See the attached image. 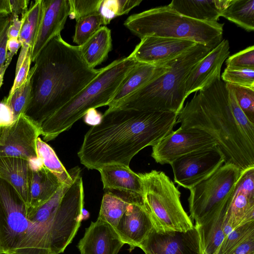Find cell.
<instances>
[{"mask_svg":"<svg viewBox=\"0 0 254 254\" xmlns=\"http://www.w3.org/2000/svg\"><path fill=\"white\" fill-rule=\"evenodd\" d=\"M177 119L172 112L108 109L85 133L77 152L80 162L91 170L109 164L129 167L140 151L173 130Z\"/></svg>","mask_w":254,"mask_h":254,"instance_id":"1","label":"cell"},{"mask_svg":"<svg viewBox=\"0 0 254 254\" xmlns=\"http://www.w3.org/2000/svg\"><path fill=\"white\" fill-rule=\"evenodd\" d=\"M180 127L196 128L216 141L225 163L242 171L254 167V124L240 108L229 83L217 79L201 90L178 115Z\"/></svg>","mask_w":254,"mask_h":254,"instance_id":"2","label":"cell"},{"mask_svg":"<svg viewBox=\"0 0 254 254\" xmlns=\"http://www.w3.org/2000/svg\"><path fill=\"white\" fill-rule=\"evenodd\" d=\"M25 115L40 126L92 81L100 69L89 66L78 46L58 35L35 60Z\"/></svg>","mask_w":254,"mask_h":254,"instance_id":"3","label":"cell"},{"mask_svg":"<svg viewBox=\"0 0 254 254\" xmlns=\"http://www.w3.org/2000/svg\"><path fill=\"white\" fill-rule=\"evenodd\" d=\"M138 62L127 56L101 68L96 77L41 125L45 141L69 129L90 110L108 106L126 76Z\"/></svg>","mask_w":254,"mask_h":254,"instance_id":"4","label":"cell"},{"mask_svg":"<svg viewBox=\"0 0 254 254\" xmlns=\"http://www.w3.org/2000/svg\"><path fill=\"white\" fill-rule=\"evenodd\" d=\"M212 49L197 44L169 61V71L126 97L113 108L178 114L186 99V82L191 69Z\"/></svg>","mask_w":254,"mask_h":254,"instance_id":"5","label":"cell"},{"mask_svg":"<svg viewBox=\"0 0 254 254\" xmlns=\"http://www.w3.org/2000/svg\"><path fill=\"white\" fill-rule=\"evenodd\" d=\"M124 25L140 39L154 36L192 41L214 49L222 41L223 23L196 20L168 5L131 15Z\"/></svg>","mask_w":254,"mask_h":254,"instance_id":"6","label":"cell"},{"mask_svg":"<svg viewBox=\"0 0 254 254\" xmlns=\"http://www.w3.org/2000/svg\"><path fill=\"white\" fill-rule=\"evenodd\" d=\"M26 206L0 179V247L4 254H54L40 228L27 217Z\"/></svg>","mask_w":254,"mask_h":254,"instance_id":"7","label":"cell"},{"mask_svg":"<svg viewBox=\"0 0 254 254\" xmlns=\"http://www.w3.org/2000/svg\"><path fill=\"white\" fill-rule=\"evenodd\" d=\"M143 187L144 206L157 232H186L194 227L181 203V192L165 173H139Z\"/></svg>","mask_w":254,"mask_h":254,"instance_id":"8","label":"cell"},{"mask_svg":"<svg viewBox=\"0 0 254 254\" xmlns=\"http://www.w3.org/2000/svg\"><path fill=\"white\" fill-rule=\"evenodd\" d=\"M241 171L225 163L191 189L188 198L190 217L195 226L203 224L225 205L233 191Z\"/></svg>","mask_w":254,"mask_h":254,"instance_id":"9","label":"cell"},{"mask_svg":"<svg viewBox=\"0 0 254 254\" xmlns=\"http://www.w3.org/2000/svg\"><path fill=\"white\" fill-rule=\"evenodd\" d=\"M224 163V155L215 145L185 155L170 165L174 182L179 186L190 190Z\"/></svg>","mask_w":254,"mask_h":254,"instance_id":"10","label":"cell"},{"mask_svg":"<svg viewBox=\"0 0 254 254\" xmlns=\"http://www.w3.org/2000/svg\"><path fill=\"white\" fill-rule=\"evenodd\" d=\"M215 145V139L204 131L180 127L152 146L151 157L156 163L170 164L185 155Z\"/></svg>","mask_w":254,"mask_h":254,"instance_id":"11","label":"cell"},{"mask_svg":"<svg viewBox=\"0 0 254 254\" xmlns=\"http://www.w3.org/2000/svg\"><path fill=\"white\" fill-rule=\"evenodd\" d=\"M41 126L21 114L10 125L0 127V156L37 158L36 143Z\"/></svg>","mask_w":254,"mask_h":254,"instance_id":"12","label":"cell"},{"mask_svg":"<svg viewBox=\"0 0 254 254\" xmlns=\"http://www.w3.org/2000/svg\"><path fill=\"white\" fill-rule=\"evenodd\" d=\"M226 205L225 236L235 228L254 221V167L241 171Z\"/></svg>","mask_w":254,"mask_h":254,"instance_id":"13","label":"cell"},{"mask_svg":"<svg viewBox=\"0 0 254 254\" xmlns=\"http://www.w3.org/2000/svg\"><path fill=\"white\" fill-rule=\"evenodd\" d=\"M196 44L188 40L148 36L140 39L128 57L140 63L161 64L180 56Z\"/></svg>","mask_w":254,"mask_h":254,"instance_id":"14","label":"cell"},{"mask_svg":"<svg viewBox=\"0 0 254 254\" xmlns=\"http://www.w3.org/2000/svg\"><path fill=\"white\" fill-rule=\"evenodd\" d=\"M139 248L145 254H200L194 226L186 232H157L153 228Z\"/></svg>","mask_w":254,"mask_h":254,"instance_id":"15","label":"cell"},{"mask_svg":"<svg viewBox=\"0 0 254 254\" xmlns=\"http://www.w3.org/2000/svg\"><path fill=\"white\" fill-rule=\"evenodd\" d=\"M230 45L222 41L191 69L186 82V96L199 91L220 79L222 65L230 55Z\"/></svg>","mask_w":254,"mask_h":254,"instance_id":"16","label":"cell"},{"mask_svg":"<svg viewBox=\"0 0 254 254\" xmlns=\"http://www.w3.org/2000/svg\"><path fill=\"white\" fill-rule=\"evenodd\" d=\"M42 16L31 52L32 62L52 39L61 34L69 16V0H42Z\"/></svg>","mask_w":254,"mask_h":254,"instance_id":"17","label":"cell"},{"mask_svg":"<svg viewBox=\"0 0 254 254\" xmlns=\"http://www.w3.org/2000/svg\"><path fill=\"white\" fill-rule=\"evenodd\" d=\"M124 244L115 229L98 218L86 229L77 248L80 254H118Z\"/></svg>","mask_w":254,"mask_h":254,"instance_id":"18","label":"cell"},{"mask_svg":"<svg viewBox=\"0 0 254 254\" xmlns=\"http://www.w3.org/2000/svg\"><path fill=\"white\" fill-rule=\"evenodd\" d=\"M153 228L143 203L130 204L115 228L124 243L131 252L139 247Z\"/></svg>","mask_w":254,"mask_h":254,"instance_id":"19","label":"cell"},{"mask_svg":"<svg viewBox=\"0 0 254 254\" xmlns=\"http://www.w3.org/2000/svg\"><path fill=\"white\" fill-rule=\"evenodd\" d=\"M29 161L31 173L26 204L27 210L35 209L45 203L63 185L39 159Z\"/></svg>","mask_w":254,"mask_h":254,"instance_id":"20","label":"cell"},{"mask_svg":"<svg viewBox=\"0 0 254 254\" xmlns=\"http://www.w3.org/2000/svg\"><path fill=\"white\" fill-rule=\"evenodd\" d=\"M170 69L169 62L161 64L140 63L128 73L110 102L111 108L149 82L164 74Z\"/></svg>","mask_w":254,"mask_h":254,"instance_id":"21","label":"cell"},{"mask_svg":"<svg viewBox=\"0 0 254 254\" xmlns=\"http://www.w3.org/2000/svg\"><path fill=\"white\" fill-rule=\"evenodd\" d=\"M98 171L105 190H120L143 196V187L139 173L133 172L129 167L120 164H109Z\"/></svg>","mask_w":254,"mask_h":254,"instance_id":"22","label":"cell"},{"mask_svg":"<svg viewBox=\"0 0 254 254\" xmlns=\"http://www.w3.org/2000/svg\"><path fill=\"white\" fill-rule=\"evenodd\" d=\"M230 0H174L168 5L180 14L203 22L218 20Z\"/></svg>","mask_w":254,"mask_h":254,"instance_id":"23","label":"cell"},{"mask_svg":"<svg viewBox=\"0 0 254 254\" xmlns=\"http://www.w3.org/2000/svg\"><path fill=\"white\" fill-rule=\"evenodd\" d=\"M31 173L29 160L0 156V179L10 185L25 204L28 197Z\"/></svg>","mask_w":254,"mask_h":254,"instance_id":"24","label":"cell"},{"mask_svg":"<svg viewBox=\"0 0 254 254\" xmlns=\"http://www.w3.org/2000/svg\"><path fill=\"white\" fill-rule=\"evenodd\" d=\"M134 203H143V196L120 190H105L98 218L115 228L128 206Z\"/></svg>","mask_w":254,"mask_h":254,"instance_id":"25","label":"cell"},{"mask_svg":"<svg viewBox=\"0 0 254 254\" xmlns=\"http://www.w3.org/2000/svg\"><path fill=\"white\" fill-rule=\"evenodd\" d=\"M43 12L42 0L31 1L26 13L22 18L23 22L18 36L21 44L15 67L16 73L24 61L29 49L35 42Z\"/></svg>","mask_w":254,"mask_h":254,"instance_id":"26","label":"cell"},{"mask_svg":"<svg viewBox=\"0 0 254 254\" xmlns=\"http://www.w3.org/2000/svg\"><path fill=\"white\" fill-rule=\"evenodd\" d=\"M226 202L217 214L203 224L195 226L199 238L200 254H213L225 235L224 232Z\"/></svg>","mask_w":254,"mask_h":254,"instance_id":"27","label":"cell"},{"mask_svg":"<svg viewBox=\"0 0 254 254\" xmlns=\"http://www.w3.org/2000/svg\"><path fill=\"white\" fill-rule=\"evenodd\" d=\"M79 47L84 61L89 66L95 68L107 59L112 49L111 30L107 26H102L84 44Z\"/></svg>","mask_w":254,"mask_h":254,"instance_id":"28","label":"cell"},{"mask_svg":"<svg viewBox=\"0 0 254 254\" xmlns=\"http://www.w3.org/2000/svg\"><path fill=\"white\" fill-rule=\"evenodd\" d=\"M36 153L37 158L43 165L54 174L62 184L70 185L76 175L81 172L78 166L66 170L54 149L40 137L37 140Z\"/></svg>","mask_w":254,"mask_h":254,"instance_id":"29","label":"cell"},{"mask_svg":"<svg viewBox=\"0 0 254 254\" xmlns=\"http://www.w3.org/2000/svg\"><path fill=\"white\" fill-rule=\"evenodd\" d=\"M248 32L254 30V0H230L221 16Z\"/></svg>","mask_w":254,"mask_h":254,"instance_id":"30","label":"cell"},{"mask_svg":"<svg viewBox=\"0 0 254 254\" xmlns=\"http://www.w3.org/2000/svg\"><path fill=\"white\" fill-rule=\"evenodd\" d=\"M73 42L78 46L84 44L102 26L106 25L99 11L76 20Z\"/></svg>","mask_w":254,"mask_h":254,"instance_id":"31","label":"cell"},{"mask_svg":"<svg viewBox=\"0 0 254 254\" xmlns=\"http://www.w3.org/2000/svg\"><path fill=\"white\" fill-rule=\"evenodd\" d=\"M33 66L30 68L26 81L9 97L3 101L13 113L14 120L21 114H25L31 98V77Z\"/></svg>","mask_w":254,"mask_h":254,"instance_id":"32","label":"cell"},{"mask_svg":"<svg viewBox=\"0 0 254 254\" xmlns=\"http://www.w3.org/2000/svg\"><path fill=\"white\" fill-rule=\"evenodd\" d=\"M254 235V221L239 226L225 236L213 254H231L249 237Z\"/></svg>","mask_w":254,"mask_h":254,"instance_id":"33","label":"cell"},{"mask_svg":"<svg viewBox=\"0 0 254 254\" xmlns=\"http://www.w3.org/2000/svg\"><path fill=\"white\" fill-rule=\"evenodd\" d=\"M141 1V0H103L99 12L108 24L115 17L128 13Z\"/></svg>","mask_w":254,"mask_h":254,"instance_id":"34","label":"cell"},{"mask_svg":"<svg viewBox=\"0 0 254 254\" xmlns=\"http://www.w3.org/2000/svg\"><path fill=\"white\" fill-rule=\"evenodd\" d=\"M221 78L226 83L254 89V69L226 67Z\"/></svg>","mask_w":254,"mask_h":254,"instance_id":"35","label":"cell"},{"mask_svg":"<svg viewBox=\"0 0 254 254\" xmlns=\"http://www.w3.org/2000/svg\"><path fill=\"white\" fill-rule=\"evenodd\" d=\"M230 85L240 108L248 119L254 124V89Z\"/></svg>","mask_w":254,"mask_h":254,"instance_id":"36","label":"cell"},{"mask_svg":"<svg viewBox=\"0 0 254 254\" xmlns=\"http://www.w3.org/2000/svg\"><path fill=\"white\" fill-rule=\"evenodd\" d=\"M103 0H69L71 19H77L99 11Z\"/></svg>","mask_w":254,"mask_h":254,"instance_id":"37","label":"cell"},{"mask_svg":"<svg viewBox=\"0 0 254 254\" xmlns=\"http://www.w3.org/2000/svg\"><path fill=\"white\" fill-rule=\"evenodd\" d=\"M11 21V14H0V90L3 84L5 72L4 65L6 58L7 31Z\"/></svg>","mask_w":254,"mask_h":254,"instance_id":"38","label":"cell"},{"mask_svg":"<svg viewBox=\"0 0 254 254\" xmlns=\"http://www.w3.org/2000/svg\"><path fill=\"white\" fill-rule=\"evenodd\" d=\"M227 67L254 69V46H251L227 59Z\"/></svg>","mask_w":254,"mask_h":254,"instance_id":"39","label":"cell"},{"mask_svg":"<svg viewBox=\"0 0 254 254\" xmlns=\"http://www.w3.org/2000/svg\"><path fill=\"white\" fill-rule=\"evenodd\" d=\"M31 52V49H29L21 65L17 72L15 73V76L13 84L7 97L10 96L17 88L20 87L26 81L32 63Z\"/></svg>","mask_w":254,"mask_h":254,"instance_id":"40","label":"cell"},{"mask_svg":"<svg viewBox=\"0 0 254 254\" xmlns=\"http://www.w3.org/2000/svg\"><path fill=\"white\" fill-rule=\"evenodd\" d=\"M29 0H9L11 14L22 18L28 10Z\"/></svg>","mask_w":254,"mask_h":254,"instance_id":"41","label":"cell"},{"mask_svg":"<svg viewBox=\"0 0 254 254\" xmlns=\"http://www.w3.org/2000/svg\"><path fill=\"white\" fill-rule=\"evenodd\" d=\"M21 44L18 38L7 39L6 44V58L4 65V70L6 71L9 65L13 56L16 54Z\"/></svg>","mask_w":254,"mask_h":254,"instance_id":"42","label":"cell"},{"mask_svg":"<svg viewBox=\"0 0 254 254\" xmlns=\"http://www.w3.org/2000/svg\"><path fill=\"white\" fill-rule=\"evenodd\" d=\"M14 120L12 112L2 100L0 102V127L8 126Z\"/></svg>","mask_w":254,"mask_h":254,"instance_id":"43","label":"cell"},{"mask_svg":"<svg viewBox=\"0 0 254 254\" xmlns=\"http://www.w3.org/2000/svg\"><path fill=\"white\" fill-rule=\"evenodd\" d=\"M23 19L11 15V21L7 31V39H17L21 28Z\"/></svg>","mask_w":254,"mask_h":254,"instance_id":"44","label":"cell"},{"mask_svg":"<svg viewBox=\"0 0 254 254\" xmlns=\"http://www.w3.org/2000/svg\"><path fill=\"white\" fill-rule=\"evenodd\" d=\"M231 254H254V235L244 241Z\"/></svg>","mask_w":254,"mask_h":254,"instance_id":"45","label":"cell"},{"mask_svg":"<svg viewBox=\"0 0 254 254\" xmlns=\"http://www.w3.org/2000/svg\"><path fill=\"white\" fill-rule=\"evenodd\" d=\"M11 14L9 0H0V14Z\"/></svg>","mask_w":254,"mask_h":254,"instance_id":"46","label":"cell"},{"mask_svg":"<svg viewBox=\"0 0 254 254\" xmlns=\"http://www.w3.org/2000/svg\"><path fill=\"white\" fill-rule=\"evenodd\" d=\"M89 216V212L85 209H84V208L82 210V219L83 220H85L87 219Z\"/></svg>","mask_w":254,"mask_h":254,"instance_id":"47","label":"cell"},{"mask_svg":"<svg viewBox=\"0 0 254 254\" xmlns=\"http://www.w3.org/2000/svg\"><path fill=\"white\" fill-rule=\"evenodd\" d=\"M0 254H3L0 247Z\"/></svg>","mask_w":254,"mask_h":254,"instance_id":"48","label":"cell"}]
</instances>
